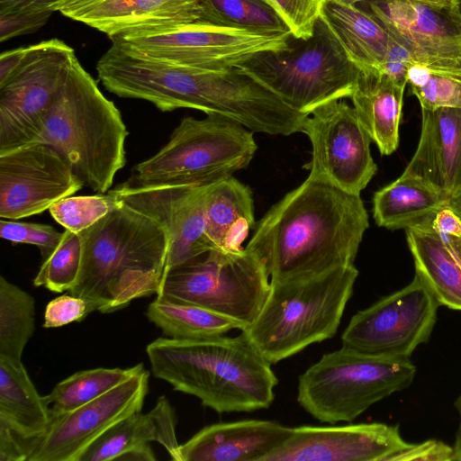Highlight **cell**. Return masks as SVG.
<instances>
[{
    "mask_svg": "<svg viewBox=\"0 0 461 461\" xmlns=\"http://www.w3.org/2000/svg\"><path fill=\"white\" fill-rule=\"evenodd\" d=\"M367 228L360 194L308 177L260 219L245 249L270 281L303 279L353 266Z\"/></svg>",
    "mask_w": 461,
    "mask_h": 461,
    "instance_id": "1",
    "label": "cell"
},
{
    "mask_svg": "<svg viewBox=\"0 0 461 461\" xmlns=\"http://www.w3.org/2000/svg\"><path fill=\"white\" fill-rule=\"evenodd\" d=\"M79 235L82 264L68 293L84 299L89 313L113 312L158 294L169 237L156 220L122 201Z\"/></svg>",
    "mask_w": 461,
    "mask_h": 461,
    "instance_id": "2",
    "label": "cell"
},
{
    "mask_svg": "<svg viewBox=\"0 0 461 461\" xmlns=\"http://www.w3.org/2000/svg\"><path fill=\"white\" fill-rule=\"evenodd\" d=\"M152 375L216 412L268 408L278 379L246 335L158 338L146 348Z\"/></svg>",
    "mask_w": 461,
    "mask_h": 461,
    "instance_id": "3",
    "label": "cell"
},
{
    "mask_svg": "<svg viewBox=\"0 0 461 461\" xmlns=\"http://www.w3.org/2000/svg\"><path fill=\"white\" fill-rule=\"evenodd\" d=\"M128 134L119 109L76 59L33 143L54 148L84 186L104 194L126 164Z\"/></svg>",
    "mask_w": 461,
    "mask_h": 461,
    "instance_id": "4",
    "label": "cell"
},
{
    "mask_svg": "<svg viewBox=\"0 0 461 461\" xmlns=\"http://www.w3.org/2000/svg\"><path fill=\"white\" fill-rule=\"evenodd\" d=\"M357 276L353 265L303 279L270 281L260 312L241 331L271 365L331 339Z\"/></svg>",
    "mask_w": 461,
    "mask_h": 461,
    "instance_id": "5",
    "label": "cell"
},
{
    "mask_svg": "<svg viewBox=\"0 0 461 461\" xmlns=\"http://www.w3.org/2000/svg\"><path fill=\"white\" fill-rule=\"evenodd\" d=\"M258 149L253 131L219 116L185 117L168 142L137 164L122 183L131 187L206 186L246 167Z\"/></svg>",
    "mask_w": 461,
    "mask_h": 461,
    "instance_id": "6",
    "label": "cell"
},
{
    "mask_svg": "<svg viewBox=\"0 0 461 461\" xmlns=\"http://www.w3.org/2000/svg\"><path fill=\"white\" fill-rule=\"evenodd\" d=\"M415 374L410 358L374 356L342 346L299 376L297 402L321 422H351L375 402L409 387Z\"/></svg>",
    "mask_w": 461,
    "mask_h": 461,
    "instance_id": "7",
    "label": "cell"
},
{
    "mask_svg": "<svg viewBox=\"0 0 461 461\" xmlns=\"http://www.w3.org/2000/svg\"><path fill=\"white\" fill-rule=\"evenodd\" d=\"M237 68L307 115L324 104L350 98L360 71L321 19L312 37H293L286 49L261 52Z\"/></svg>",
    "mask_w": 461,
    "mask_h": 461,
    "instance_id": "8",
    "label": "cell"
},
{
    "mask_svg": "<svg viewBox=\"0 0 461 461\" xmlns=\"http://www.w3.org/2000/svg\"><path fill=\"white\" fill-rule=\"evenodd\" d=\"M269 291V276L251 252L215 249L166 271L157 296L202 306L245 329L260 312Z\"/></svg>",
    "mask_w": 461,
    "mask_h": 461,
    "instance_id": "9",
    "label": "cell"
},
{
    "mask_svg": "<svg viewBox=\"0 0 461 461\" xmlns=\"http://www.w3.org/2000/svg\"><path fill=\"white\" fill-rule=\"evenodd\" d=\"M76 59L58 39L27 47L21 64L0 83V154L36 140Z\"/></svg>",
    "mask_w": 461,
    "mask_h": 461,
    "instance_id": "10",
    "label": "cell"
},
{
    "mask_svg": "<svg viewBox=\"0 0 461 461\" xmlns=\"http://www.w3.org/2000/svg\"><path fill=\"white\" fill-rule=\"evenodd\" d=\"M292 38L290 32H255L197 22L113 41L158 60L202 69H223L242 65L261 52L285 50Z\"/></svg>",
    "mask_w": 461,
    "mask_h": 461,
    "instance_id": "11",
    "label": "cell"
},
{
    "mask_svg": "<svg viewBox=\"0 0 461 461\" xmlns=\"http://www.w3.org/2000/svg\"><path fill=\"white\" fill-rule=\"evenodd\" d=\"M439 303L415 275L405 287L358 311L341 335L342 346L393 358H410L428 341Z\"/></svg>",
    "mask_w": 461,
    "mask_h": 461,
    "instance_id": "12",
    "label": "cell"
},
{
    "mask_svg": "<svg viewBox=\"0 0 461 461\" xmlns=\"http://www.w3.org/2000/svg\"><path fill=\"white\" fill-rule=\"evenodd\" d=\"M302 132L312 144V158L303 166L309 178L360 194L376 173L368 132L354 107L340 100L324 104L305 119Z\"/></svg>",
    "mask_w": 461,
    "mask_h": 461,
    "instance_id": "13",
    "label": "cell"
},
{
    "mask_svg": "<svg viewBox=\"0 0 461 461\" xmlns=\"http://www.w3.org/2000/svg\"><path fill=\"white\" fill-rule=\"evenodd\" d=\"M84 187L54 148L32 143L0 154V218L20 220L49 210Z\"/></svg>",
    "mask_w": 461,
    "mask_h": 461,
    "instance_id": "14",
    "label": "cell"
},
{
    "mask_svg": "<svg viewBox=\"0 0 461 461\" xmlns=\"http://www.w3.org/2000/svg\"><path fill=\"white\" fill-rule=\"evenodd\" d=\"M149 377L144 369L81 407L52 417L47 432L35 441L28 461H77L108 429L141 411Z\"/></svg>",
    "mask_w": 461,
    "mask_h": 461,
    "instance_id": "15",
    "label": "cell"
},
{
    "mask_svg": "<svg viewBox=\"0 0 461 461\" xmlns=\"http://www.w3.org/2000/svg\"><path fill=\"white\" fill-rule=\"evenodd\" d=\"M210 185L131 187L121 184L113 189L124 203L153 218L167 230L169 248L165 272L215 249L205 228Z\"/></svg>",
    "mask_w": 461,
    "mask_h": 461,
    "instance_id": "16",
    "label": "cell"
},
{
    "mask_svg": "<svg viewBox=\"0 0 461 461\" xmlns=\"http://www.w3.org/2000/svg\"><path fill=\"white\" fill-rule=\"evenodd\" d=\"M407 445L398 425H303L262 461H388Z\"/></svg>",
    "mask_w": 461,
    "mask_h": 461,
    "instance_id": "17",
    "label": "cell"
},
{
    "mask_svg": "<svg viewBox=\"0 0 461 461\" xmlns=\"http://www.w3.org/2000/svg\"><path fill=\"white\" fill-rule=\"evenodd\" d=\"M373 15L411 53L413 62L461 69V23L408 0L367 2Z\"/></svg>",
    "mask_w": 461,
    "mask_h": 461,
    "instance_id": "18",
    "label": "cell"
},
{
    "mask_svg": "<svg viewBox=\"0 0 461 461\" xmlns=\"http://www.w3.org/2000/svg\"><path fill=\"white\" fill-rule=\"evenodd\" d=\"M59 12L113 41L197 23L201 0H72Z\"/></svg>",
    "mask_w": 461,
    "mask_h": 461,
    "instance_id": "19",
    "label": "cell"
},
{
    "mask_svg": "<svg viewBox=\"0 0 461 461\" xmlns=\"http://www.w3.org/2000/svg\"><path fill=\"white\" fill-rule=\"evenodd\" d=\"M292 431L293 428L265 420L214 423L180 445L176 461H262Z\"/></svg>",
    "mask_w": 461,
    "mask_h": 461,
    "instance_id": "20",
    "label": "cell"
},
{
    "mask_svg": "<svg viewBox=\"0 0 461 461\" xmlns=\"http://www.w3.org/2000/svg\"><path fill=\"white\" fill-rule=\"evenodd\" d=\"M404 172L430 181L449 200L461 190V108L421 109L419 144Z\"/></svg>",
    "mask_w": 461,
    "mask_h": 461,
    "instance_id": "21",
    "label": "cell"
},
{
    "mask_svg": "<svg viewBox=\"0 0 461 461\" xmlns=\"http://www.w3.org/2000/svg\"><path fill=\"white\" fill-rule=\"evenodd\" d=\"M433 216L406 229L415 275L439 305L461 311V238L436 232Z\"/></svg>",
    "mask_w": 461,
    "mask_h": 461,
    "instance_id": "22",
    "label": "cell"
},
{
    "mask_svg": "<svg viewBox=\"0 0 461 461\" xmlns=\"http://www.w3.org/2000/svg\"><path fill=\"white\" fill-rule=\"evenodd\" d=\"M156 441L176 461L179 444L174 409L164 395L148 412H135L120 420L90 444L77 461H110L135 447Z\"/></svg>",
    "mask_w": 461,
    "mask_h": 461,
    "instance_id": "23",
    "label": "cell"
},
{
    "mask_svg": "<svg viewBox=\"0 0 461 461\" xmlns=\"http://www.w3.org/2000/svg\"><path fill=\"white\" fill-rule=\"evenodd\" d=\"M405 87L378 70H360L350 96L359 120L381 154L399 145V125Z\"/></svg>",
    "mask_w": 461,
    "mask_h": 461,
    "instance_id": "24",
    "label": "cell"
},
{
    "mask_svg": "<svg viewBox=\"0 0 461 461\" xmlns=\"http://www.w3.org/2000/svg\"><path fill=\"white\" fill-rule=\"evenodd\" d=\"M320 19L359 70H381L390 34L373 15L357 5L326 0Z\"/></svg>",
    "mask_w": 461,
    "mask_h": 461,
    "instance_id": "25",
    "label": "cell"
},
{
    "mask_svg": "<svg viewBox=\"0 0 461 461\" xmlns=\"http://www.w3.org/2000/svg\"><path fill=\"white\" fill-rule=\"evenodd\" d=\"M50 420L49 403L39 394L23 362L0 357V423L30 441L33 449Z\"/></svg>",
    "mask_w": 461,
    "mask_h": 461,
    "instance_id": "26",
    "label": "cell"
},
{
    "mask_svg": "<svg viewBox=\"0 0 461 461\" xmlns=\"http://www.w3.org/2000/svg\"><path fill=\"white\" fill-rule=\"evenodd\" d=\"M449 199L426 178L404 172L393 182L375 192L373 216L386 229H407L433 216Z\"/></svg>",
    "mask_w": 461,
    "mask_h": 461,
    "instance_id": "27",
    "label": "cell"
},
{
    "mask_svg": "<svg viewBox=\"0 0 461 461\" xmlns=\"http://www.w3.org/2000/svg\"><path fill=\"white\" fill-rule=\"evenodd\" d=\"M255 226L249 188L230 176L210 185L205 203L206 235L214 249H243L242 243Z\"/></svg>",
    "mask_w": 461,
    "mask_h": 461,
    "instance_id": "28",
    "label": "cell"
},
{
    "mask_svg": "<svg viewBox=\"0 0 461 461\" xmlns=\"http://www.w3.org/2000/svg\"><path fill=\"white\" fill-rule=\"evenodd\" d=\"M146 315L167 338L176 339L220 336L231 330L244 329L238 321L167 296H157L149 305Z\"/></svg>",
    "mask_w": 461,
    "mask_h": 461,
    "instance_id": "29",
    "label": "cell"
},
{
    "mask_svg": "<svg viewBox=\"0 0 461 461\" xmlns=\"http://www.w3.org/2000/svg\"><path fill=\"white\" fill-rule=\"evenodd\" d=\"M144 369L143 364L140 363L128 368L98 367L71 375L58 383L45 396L51 418L100 397Z\"/></svg>",
    "mask_w": 461,
    "mask_h": 461,
    "instance_id": "30",
    "label": "cell"
},
{
    "mask_svg": "<svg viewBox=\"0 0 461 461\" xmlns=\"http://www.w3.org/2000/svg\"><path fill=\"white\" fill-rule=\"evenodd\" d=\"M34 330L33 297L0 276V357L21 362Z\"/></svg>",
    "mask_w": 461,
    "mask_h": 461,
    "instance_id": "31",
    "label": "cell"
},
{
    "mask_svg": "<svg viewBox=\"0 0 461 461\" xmlns=\"http://www.w3.org/2000/svg\"><path fill=\"white\" fill-rule=\"evenodd\" d=\"M198 23L255 32H290L267 0H201Z\"/></svg>",
    "mask_w": 461,
    "mask_h": 461,
    "instance_id": "32",
    "label": "cell"
},
{
    "mask_svg": "<svg viewBox=\"0 0 461 461\" xmlns=\"http://www.w3.org/2000/svg\"><path fill=\"white\" fill-rule=\"evenodd\" d=\"M407 84L421 109L461 108V69L432 68L413 62L408 70Z\"/></svg>",
    "mask_w": 461,
    "mask_h": 461,
    "instance_id": "33",
    "label": "cell"
},
{
    "mask_svg": "<svg viewBox=\"0 0 461 461\" xmlns=\"http://www.w3.org/2000/svg\"><path fill=\"white\" fill-rule=\"evenodd\" d=\"M83 247L79 233L68 230L55 250L41 264L33 279L34 286L62 293L76 284L82 264Z\"/></svg>",
    "mask_w": 461,
    "mask_h": 461,
    "instance_id": "34",
    "label": "cell"
},
{
    "mask_svg": "<svg viewBox=\"0 0 461 461\" xmlns=\"http://www.w3.org/2000/svg\"><path fill=\"white\" fill-rule=\"evenodd\" d=\"M122 200L113 191L93 195H69L49 209L52 218L65 230L79 233L121 205Z\"/></svg>",
    "mask_w": 461,
    "mask_h": 461,
    "instance_id": "35",
    "label": "cell"
},
{
    "mask_svg": "<svg viewBox=\"0 0 461 461\" xmlns=\"http://www.w3.org/2000/svg\"><path fill=\"white\" fill-rule=\"evenodd\" d=\"M0 237L12 243L34 245L46 259L60 243L63 232L47 224L1 219Z\"/></svg>",
    "mask_w": 461,
    "mask_h": 461,
    "instance_id": "36",
    "label": "cell"
},
{
    "mask_svg": "<svg viewBox=\"0 0 461 461\" xmlns=\"http://www.w3.org/2000/svg\"><path fill=\"white\" fill-rule=\"evenodd\" d=\"M295 39L312 36L326 0H267Z\"/></svg>",
    "mask_w": 461,
    "mask_h": 461,
    "instance_id": "37",
    "label": "cell"
},
{
    "mask_svg": "<svg viewBox=\"0 0 461 461\" xmlns=\"http://www.w3.org/2000/svg\"><path fill=\"white\" fill-rule=\"evenodd\" d=\"M87 303L71 294L58 296L48 303L44 312V328H58L81 321L88 314Z\"/></svg>",
    "mask_w": 461,
    "mask_h": 461,
    "instance_id": "38",
    "label": "cell"
},
{
    "mask_svg": "<svg viewBox=\"0 0 461 461\" xmlns=\"http://www.w3.org/2000/svg\"><path fill=\"white\" fill-rule=\"evenodd\" d=\"M54 12L14 13L0 14V41L38 31Z\"/></svg>",
    "mask_w": 461,
    "mask_h": 461,
    "instance_id": "39",
    "label": "cell"
},
{
    "mask_svg": "<svg viewBox=\"0 0 461 461\" xmlns=\"http://www.w3.org/2000/svg\"><path fill=\"white\" fill-rule=\"evenodd\" d=\"M393 460H421V461H456L453 447L442 441L429 439L418 444H409L390 456Z\"/></svg>",
    "mask_w": 461,
    "mask_h": 461,
    "instance_id": "40",
    "label": "cell"
},
{
    "mask_svg": "<svg viewBox=\"0 0 461 461\" xmlns=\"http://www.w3.org/2000/svg\"><path fill=\"white\" fill-rule=\"evenodd\" d=\"M412 57L408 50L390 35V41L381 72L388 76L396 85L405 87L407 75Z\"/></svg>",
    "mask_w": 461,
    "mask_h": 461,
    "instance_id": "41",
    "label": "cell"
},
{
    "mask_svg": "<svg viewBox=\"0 0 461 461\" xmlns=\"http://www.w3.org/2000/svg\"><path fill=\"white\" fill-rule=\"evenodd\" d=\"M32 446L0 423V461H25L29 459Z\"/></svg>",
    "mask_w": 461,
    "mask_h": 461,
    "instance_id": "42",
    "label": "cell"
},
{
    "mask_svg": "<svg viewBox=\"0 0 461 461\" xmlns=\"http://www.w3.org/2000/svg\"><path fill=\"white\" fill-rule=\"evenodd\" d=\"M72 0H0V14L59 11Z\"/></svg>",
    "mask_w": 461,
    "mask_h": 461,
    "instance_id": "43",
    "label": "cell"
},
{
    "mask_svg": "<svg viewBox=\"0 0 461 461\" xmlns=\"http://www.w3.org/2000/svg\"><path fill=\"white\" fill-rule=\"evenodd\" d=\"M431 228L438 233L461 238V216L446 205L432 217Z\"/></svg>",
    "mask_w": 461,
    "mask_h": 461,
    "instance_id": "44",
    "label": "cell"
},
{
    "mask_svg": "<svg viewBox=\"0 0 461 461\" xmlns=\"http://www.w3.org/2000/svg\"><path fill=\"white\" fill-rule=\"evenodd\" d=\"M26 52L27 47L5 51L1 54L0 83H3L18 68Z\"/></svg>",
    "mask_w": 461,
    "mask_h": 461,
    "instance_id": "45",
    "label": "cell"
},
{
    "mask_svg": "<svg viewBox=\"0 0 461 461\" xmlns=\"http://www.w3.org/2000/svg\"><path fill=\"white\" fill-rule=\"evenodd\" d=\"M423 4L461 23V0H408Z\"/></svg>",
    "mask_w": 461,
    "mask_h": 461,
    "instance_id": "46",
    "label": "cell"
},
{
    "mask_svg": "<svg viewBox=\"0 0 461 461\" xmlns=\"http://www.w3.org/2000/svg\"><path fill=\"white\" fill-rule=\"evenodd\" d=\"M157 458L149 443L131 448L119 456L115 460L122 461H155Z\"/></svg>",
    "mask_w": 461,
    "mask_h": 461,
    "instance_id": "47",
    "label": "cell"
},
{
    "mask_svg": "<svg viewBox=\"0 0 461 461\" xmlns=\"http://www.w3.org/2000/svg\"><path fill=\"white\" fill-rule=\"evenodd\" d=\"M454 406L459 414L460 422L456 434V440L453 447L455 450L456 461H461V393L455 401Z\"/></svg>",
    "mask_w": 461,
    "mask_h": 461,
    "instance_id": "48",
    "label": "cell"
},
{
    "mask_svg": "<svg viewBox=\"0 0 461 461\" xmlns=\"http://www.w3.org/2000/svg\"><path fill=\"white\" fill-rule=\"evenodd\" d=\"M451 206L461 216V190L449 200Z\"/></svg>",
    "mask_w": 461,
    "mask_h": 461,
    "instance_id": "49",
    "label": "cell"
},
{
    "mask_svg": "<svg viewBox=\"0 0 461 461\" xmlns=\"http://www.w3.org/2000/svg\"><path fill=\"white\" fill-rule=\"evenodd\" d=\"M339 3L344 4V5H357V3L361 2H373V1H378V0H334Z\"/></svg>",
    "mask_w": 461,
    "mask_h": 461,
    "instance_id": "50",
    "label": "cell"
}]
</instances>
